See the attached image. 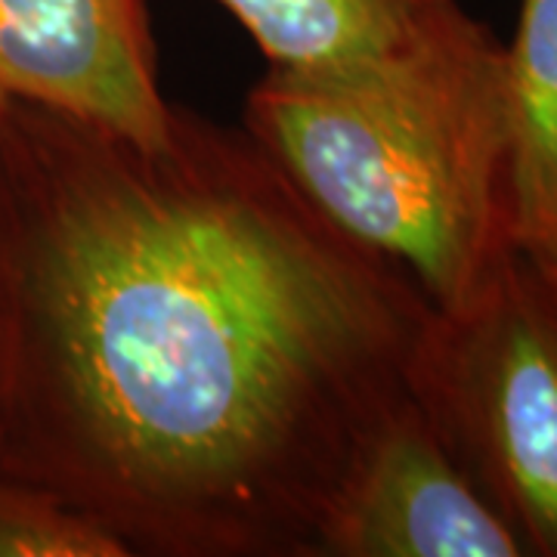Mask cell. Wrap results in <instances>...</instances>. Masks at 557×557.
<instances>
[{
  "instance_id": "cell-8",
  "label": "cell",
  "mask_w": 557,
  "mask_h": 557,
  "mask_svg": "<svg viewBox=\"0 0 557 557\" xmlns=\"http://www.w3.org/2000/svg\"><path fill=\"white\" fill-rule=\"evenodd\" d=\"M0 557H134L106 523L35 483L0 478Z\"/></svg>"
},
{
  "instance_id": "cell-3",
  "label": "cell",
  "mask_w": 557,
  "mask_h": 557,
  "mask_svg": "<svg viewBox=\"0 0 557 557\" xmlns=\"http://www.w3.org/2000/svg\"><path fill=\"white\" fill-rule=\"evenodd\" d=\"M406 387L527 555L557 557V263L515 248L418 335Z\"/></svg>"
},
{
  "instance_id": "cell-5",
  "label": "cell",
  "mask_w": 557,
  "mask_h": 557,
  "mask_svg": "<svg viewBox=\"0 0 557 557\" xmlns=\"http://www.w3.org/2000/svg\"><path fill=\"white\" fill-rule=\"evenodd\" d=\"M7 102L159 143L174 106L161 94L149 0H0V106Z\"/></svg>"
},
{
  "instance_id": "cell-4",
  "label": "cell",
  "mask_w": 557,
  "mask_h": 557,
  "mask_svg": "<svg viewBox=\"0 0 557 557\" xmlns=\"http://www.w3.org/2000/svg\"><path fill=\"white\" fill-rule=\"evenodd\" d=\"M515 527L480 493L409 387L359 440L319 518L313 557H520Z\"/></svg>"
},
{
  "instance_id": "cell-7",
  "label": "cell",
  "mask_w": 557,
  "mask_h": 557,
  "mask_svg": "<svg viewBox=\"0 0 557 557\" xmlns=\"http://www.w3.org/2000/svg\"><path fill=\"white\" fill-rule=\"evenodd\" d=\"M251 35L270 69H332L387 53L440 22L461 0H218Z\"/></svg>"
},
{
  "instance_id": "cell-6",
  "label": "cell",
  "mask_w": 557,
  "mask_h": 557,
  "mask_svg": "<svg viewBox=\"0 0 557 557\" xmlns=\"http://www.w3.org/2000/svg\"><path fill=\"white\" fill-rule=\"evenodd\" d=\"M515 245L557 263V0H520L505 47Z\"/></svg>"
},
{
  "instance_id": "cell-1",
  "label": "cell",
  "mask_w": 557,
  "mask_h": 557,
  "mask_svg": "<svg viewBox=\"0 0 557 557\" xmlns=\"http://www.w3.org/2000/svg\"><path fill=\"white\" fill-rule=\"evenodd\" d=\"M431 304L248 131L0 106V478L146 557H313Z\"/></svg>"
},
{
  "instance_id": "cell-2",
  "label": "cell",
  "mask_w": 557,
  "mask_h": 557,
  "mask_svg": "<svg viewBox=\"0 0 557 557\" xmlns=\"http://www.w3.org/2000/svg\"><path fill=\"white\" fill-rule=\"evenodd\" d=\"M245 131L434 310L465 304L518 248L505 47L468 10L372 60L267 69Z\"/></svg>"
}]
</instances>
